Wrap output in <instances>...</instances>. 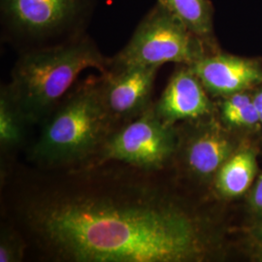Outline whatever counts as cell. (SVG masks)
I'll list each match as a JSON object with an SVG mask.
<instances>
[{
	"instance_id": "1",
	"label": "cell",
	"mask_w": 262,
	"mask_h": 262,
	"mask_svg": "<svg viewBox=\"0 0 262 262\" xmlns=\"http://www.w3.org/2000/svg\"><path fill=\"white\" fill-rule=\"evenodd\" d=\"M169 175L118 161L56 170L18 161L0 175V220L24 235L27 261H202L209 225Z\"/></svg>"
},
{
	"instance_id": "2",
	"label": "cell",
	"mask_w": 262,
	"mask_h": 262,
	"mask_svg": "<svg viewBox=\"0 0 262 262\" xmlns=\"http://www.w3.org/2000/svg\"><path fill=\"white\" fill-rule=\"evenodd\" d=\"M39 129L24 154L28 164L45 170L90 165L113 131L99 78L76 84Z\"/></svg>"
},
{
	"instance_id": "3",
	"label": "cell",
	"mask_w": 262,
	"mask_h": 262,
	"mask_svg": "<svg viewBox=\"0 0 262 262\" xmlns=\"http://www.w3.org/2000/svg\"><path fill=\"white\" fill-rule=\"evenodd\" d=\"M110 57L88 34L53 47L20 53L6 84L32 127H40L89 68L104 73Z\"/></svg>"
},
{
	"instance_id": "4",
	"label": "cell",
	"mask_w": 262,
	"mask_h": 262,
	"mask_svg": "<svg viewBox=\"0 0 262 262\" xmlns=\"http://www.w3.org/2000/svg\"><path fill=\"white\" fill-rule=\"evenodd\" d=\"M96 0H0L2 40L19 54L84 36Z\"/></svg>"
},
{
	"instance_id": "5",
	"label": "cell",
	"mask_w": 262,
	"mask_h": 262,
	"mask_svg": "<svg viewBox=\"0 0 262 262\" xmlns=\"http://www.w3.org/2000/svg\"><path fill=\"white\" fill-rule=\"evenodd\" d=\"M205 44L158 2L139 23L128 43L110 57L109 67H160L169 62L191 66L206 56Z\"/></svg>"
},
{
	"instance_id": "6",
	"label": "cell",
	"mask_w": 262,
	"mask_h": 262,
	"mask_svg": "<svg viewBox=\"0 0 262 262\" xmlns=\"http://www.w3.org/2000/svg\"><path fill=\"white\" fill-rule=\"evenodd\" d=\"M177 145L176 126L162 122L152 105L135 120L113 130L90 165L118 161L145 170H169Z\"/></svg>"
},
{
	"instance_id": "7",
	"label": "cell",
	"mask_w": 262,
	"mask_h": 262,
	"mask_svg": "<svg viewBox=\"0 0 262 262\" xmlns=\"http://www.w3.org/2000/svg\"><path fill=\"white\" fill-rule=\"evenodd\" d=\"M159 66L109 67L100 73L99 86L113 130L138 118L150 108Z\"/></svg>"
},
{
	"instance_id": "8",
	"label": "cell",
	"mask_w": 262,
	"mask_h": 262,
	"mask_svg": "<svg viewBox=\"0 0 262 262\" xmlns=\"http://www.w3.org/2000/svg\"><path fill=\"white\" fill-rule=\"evenodd\" d=\"M232 149L231 141L220 125L214 121H205L199 122L186 139L178 134L174 161L178 159L180 166L190 177L207 182L215 180L219 170L232 156Z\"/></svg>"
},
{
	"instance_id": "9",
	"label": "cell",
	"mask_w": 262,
	"mask_h": 262,
	"mask_svg": "<svg viewBox=\"0 0 262 262\" xmlns=\"http://www.w3.org/2000/svg\"><path fill=\"white\" fill-rule=\"evenodd\" d=\"M154 108L162 122L175 126L179 122H192L209 117L213 104L190 66H184L170 78Z\"/></svg>"
},
{
	"instance_id": "10",
	"label": "cell",
	"mask_w": 262,
	"mask_h": 262,
	"mask_svg": "<svg viewBox=\"0 0 262 262\" xmlns=\"http://www.w3.org/2000/svg\"><path fill=\"white\" fill-rule=\"evenodd\" d=\"M190 68L207 93L231 95L262 83V69L255 61L223 54L206 55Z\"/></svg>"
},
{
	"instance_id": "11",
	"label": "cell",
	"mask_w": 262,
	"mask_h": 262,
	"mask_svg": "<svg viewBox=\"0 0 262 262\" xmlns=\"http://www.w3.org/2000/svg\"><path fill=\"white\" fill-rule=\"evenodd\" d=\"M28 123L24 113L10 95L6 84L0 89V174L5 173L19 161L30 145Z\"/></svg>"
},
{
	"instance_id": "12",
	"label": "cell",
	"mask_w": 262,
	"mask_h": 262,
	"mask_svg": "<svg viewBox=\"0 0 262 262\" xmlns=\"http://www.w3.org/2000/svg\"><path fill=\"white\" fill-rule=\"evenodd\" d=\"M256 161L253 151L242 150L232 155L215 175L216 191L226 197L241 195L253 183Z\"/></svg>"
},
{
	"instance_id": "13",
	"label": "cell",
	"mask_w": 262,
	"mask_h": 262,
	"mask_svg": "<svg viewBox=\"0 0 262 262\" xmlns=\"http://www.w3.org/2000/svg\"><path fill=\"white\" fill-rule=\"evenodd\" d=\"M205 43L214 32V11L209 0H159Z\"/></svg>"
},
{
	"instance_id": "14",
	"label": "cell",
	"mask_w": 262,
	"mask_h": 262,
	"mask_svg": "<svg viewBox=\"0 0 262 262\" xmlns=\"http://www.w3.org/2000/svg\"><path fill=\"white\" fill-rule=\"evenodd\" d=\"M28 245L19 229L0 220V262L27 261Z\"/></svg>"
},
{
	"instance_id": "15",
	"label": "cell",
	"mask_w": 262,
	"mask_h": 262,
	"mask_svg": "<svg viewBox=\"0 0 262 262\" xmlns=\"http://www.w3.org/2000/svg\"><path fill=\"white\" fill-rule=\"evenodd\" d=\"M226 122L239 125H253L259 121V112L253 101L234 112L223 116Z\"/></svg>"
},
{
	"instance_id": "16",
	"label": "cell",
	"mask_w": 262,
	"mask_h": 262,
	"mask_svg": "<svg viewBox=\"0 0 262 262\" xmlns=\"http://www.w3.org/2000/svg\"><path fill=\"white\" fill-rule=\"evenodd\" d=\"M253 204L255 209L262 213V176L258 180L253 192Z\"/></svg>"
},
{
	"instance_id": "17",
	"label": "cell",
	"mask_w": 262,
	"mask_h": 262,
	"mask_svg": "<svg viewBox=\"0 0 262 262\" xmlns=\"http://www.w3.org/2000/svg\"><path fill=\"white\" fill-rule=\"evenodd\" d=\"M259 121L262 122V112L259 113Z\"/></svg>"
},
{
	"instance_id": "18",
	"label": "cell",
	"mask_w": 262,
	"mask_h": 262,
	"mask_svg": "<svg viewBox=\"0 0 262 262\" xmlns=\"http://www.w3.org/2000/svg\"><path fill=\"white\" fill-rule=\"evenodd\" d=\"M261 231H262V230H261Z\"/></svg>"
}]
</instances>
